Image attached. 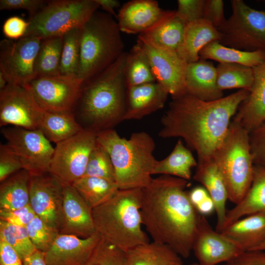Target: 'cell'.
<instances>
[{
  "instance_id": "cell-48",
  "label": "cell",
  "mask_w": 265,
  "mask_h": 265,
  "mask_svg": "<svg viewBox=\"0 0 265 265\" xmlns=\"http://www.w3.org/2000/svg\"><path fill=\"white\" fill-rule=\"evenodd\" d=\"M28 26V21L19 16H12L3 23L2 32L7 39L18 40L24 37Z\"/></svg>"
},
{
  "instance_id": "cell-25",
  "label": "cell",
  "mask_w": 265,
  "mask_h": 265,
  "mask_svg": "<svg viewBox=\"0 0 265 265\" xmlns=\"http://www.w3.org/2000/svg\"><path fill=\"white\" fill-rule=\"evenodd\" d=\"M220 232L243 251L255 250L265 240V212L241 218Z\"/></svg>"
},
{
  "instance_id": "cell-28",
  "label": "cell",
  "mask_w": 265,
  "mask_h": 265,
  "mask_svg": "<svg viewBox=\"0 0 265 265\" xmlns=\"http://www.w3.org/2000/svg\"><path fill=\"white\" fill-rule=\"evenodd\" d=\"M264 212H265V169L255 166L251 186L243 199L227 212L223 229L244 216Z\"/></svg>"
},
{
  "instance_id": "cell-19",
  "label": "cell",
  "mask_w": 265,
  "mask_h": 265,
  "mask_svg": "<svg viewBox=\"0 0 265 265\" xmlns=\"http://www.w3.org/2000/svg\"><path fill=\"white\" fill-rule=\"evenodd\" d=\"M96 233L92 209L72 185H64L59 234L87 238Z\"/></svg>"
},
{
  "instance_id": "cell-23",
  "label": "cell",
  "mask_w": 265,
  "mask_h": 265,
  "mask_svg": "<svg viewBox=\"0 0 265 265\" xmlns=\"http://www.w3.org/2000/svg\"><path fill=\"white\" fill-rule=\"evenodd\" d=\"M196 167L193 179L202 185L212 198L217 216L216 230L220 232L225 222L226 203L228 200L224 180L212 158L197 161Z\"/></svg>"
},
{
  "instance_id": "cell-22",
  "label": "cell",
  "mask_w": 265,
  "mask_h": 265,
  "mask_svg": "<svg viewBox=\"0 0 265 265\" xmlns=\"http://www.w3.org/2000/svg\"><path fill=\"white\" fill-rule=\"evenodd\" d=\"M254 81L232 120L249 132L265 122V60L253 68Z\"/></svg>"
},
{
  "instance_id": "cell-14",
  "label": "cell",
  "mask_w": 265,
  "mask_h": 265,
  "mask_svg": "<svg viewBox=\"0 0 265 265\" xmlns=\"http://www.w3.org/2000/svg\"><path fill=\"white\" fill-rule=\"evenodd\" d=\"M44 110L26 86L7 84L0 91V126L39 129Z\"/></svg>"
},
{
  "instance_id": "cell-54",
  "label": "cell",
  "mask_w": 265,
  "mask_h": 265,
  "mask_svg": "<svg viewBox=\"0 0 265 265\" xmlns=\"http://www.w3.org/2000/svg\"><path fill=\"white\" fill-rule=\"evenodd\" d=\"M23 265H47L45 253L37 250L23 261Z\"/></svg>"
},
{
  "instance_id": "cell-24",
  "label": "cell",
  "mask_w": 265,
  "mask_h": 265,
  "mask_svg": "<svg viewBox=\"0 0 265 265\" xmlns=\"http://www.w3.org/2000/svg\"><path fill=\"white\" fill-rule=\"evenodd\" d=\"M185 81L187 93L198 99L211 101L223 97L217 86L216 67L207 60L188 63Z\"/></svg>"
},
{
  "instance_id": "cell-55",
  "label": "cell",
  "mask_w": 265,
  "mask_h": 265,
  "mask_svg": "<svg viewBox=\"0 0 265 265\" xmlns=\"http://www.w3.org/2000/svg\"><path fill=\"white\" fill-rule=\"evenodd\" d=\"M8 83L2 73L0 72V91L2 90Z\"/></svg>"
},
{
  "instance_id": "cell-45",
  "label": "cell",
  "mask_w": 265,
  "mask_h": 265,
  "mask_svg": "<svg viewBox=\"0 0 265 265\" xmlns=\"http://www.w3.org/2000/svg\"><path fill=\"white\" fill-rule=\"evenodd\" d=\"M177 15L186 24L203 19L205 0H178Z\"/></svg>"
},
{
  "instance_id": "cell-42",
  "label": "cell",
  "mask_w": 265,
  "mask_h": 265,
  "mask_svg": "<svg viewBox=\"0 0 265 265\" xmlns=\"http://www.w3.org/2000/svg\"><path fill=\"white\" fill-rule=\"evenodd\" d=\"M29 238L37 250L47 252L59 234L49 227L38 216L26 226Z\"/></svg>"
},
{
  "instance_id": "cell-41",
  "label": "cell",
  "mask_w": 265,
  "mask_h": 265,
  "mask_svg": "<svg viewBox=\"0 0 265 265\" xmlns=\"http://www.w3.org/2000/svg\"><path fill=\"white\" fill-rule=\"evenodd\" d=\"M84 265H128L127 252L101 238Z\"/></svg>"
},
{
  "instance_id": "cell-53",
  "label": "cell",
  "mask_w": 265,
  "mask_h": 265,
  "mask_svg": "<svg viewBox=\"0 0 265 265\" xmlns=\"http://www.w3.org/2000/svg\"><path fill=\"white\" fill-rule=\"evenodd\" d=\"M106 13L117 18L115 9L120 6V2L117 0H95Z\"/></svg>"
},
{
  "instance_id": "cell-37",
  "label": "cell",
  "mask_w": 265,
  "mask_h": 265,
  "mask_svg": "<svg viewBox=\"0 0 265 265\" xmlns=\"http://www.w3.org/2000/svg\"><path fill=\"white\" fill-rule=\"evenodd\" d=\"M216 69V83L220 90H250L254 78L253 68L236 63H219Z\"/></svg>"
},
{
  "instance_id": "cell-43",
  "label": "cell",
  "mask_w": 265,
  "mask_h": 265,
  "mask_svg": "<svg viewBox=\"0 0 265 265\" xmlns=\"http://www.w3.org/2000/svg\"><path fill=\"white\" fill-rule=\"evenodd\" d=\"M24 169L18 157L6 145H0V182Z\"/></svg>"
},
{
  "instance_id": "cell-27",
  "label": "cell",
  "mask_w": 265,
  "mask_h": 265,
  "mask_svg": "<svg viewBox=\"0 0 265 265\" xmlns=\"http://www.w3.org/2000/svg\"><path fill=\"white\" fill-rule=\"evenodd\" d=\"M186 26L175 10L162 22L138 34V39L156 49L177 53L183 39Z\"/></svg>"
},
{
  "instance_id": "cell-49",
  "label": "cell",
  "mask_w": 265,
  "mask_h": 265,
  "mask_svg": "<svg viewBox=\"0 0 265 265\" xmlns=\"http://www.w3.org/2000/svg\"><path fill=\"white\" fill-rule=\"evenodd\" d=\"M44 0H0V10L24 9L28 11L30 17L36 14L46 3Z\"/></svg>"
},
{
  "instance_id": "cell-29",
  "label": "cell",
  "mask_w": 265,
  "mask_h": 265,
  "mask_svg": "<svg viewBox=\"0 0 265 265\" xmlns=\"http://www.w3.org/2000/svg\"><path fill=\"white\" fill-rule=\"evenodd\" d=\"M200 59L213 60L219 63H236L254 68L265 60V51H243L212 42L199 53Z\"/></svg>"
},
{
  "instance_id": "cell-7",
  "label": "cell",
  "mask_w": 265,
  "mask_h": 265,
  "mask_svg": "<svg viewBox=\"0 0 265 265\" xmlns=\"http://www.w3.org/2000/svg\"><path fill=\"white\" fill-rule=\"evenodd\" d=\"M212 158L224 180L228 200L237 204L249 190L254 176L249 132L232 120Z\"/></svg>"
},
{
  "instance_id": "cell-20",
  "label": "cell",
  "mask_w": 265,
  "mask_h": 265,
  "mask_svg": "<svg viewBox=\"0 0 265 265\" xmlns=\"http://www.w3.org/2000/svg\"><path fill=\"white\" fill-rule=\"evenodd\" d=\"M97 233L87 238L59 234L45 253L47 265H84L101 239Z\"/></svg>"
},
{
  "instance_id": "cell-13",
  "label": "cell",
  "mask_w": 265,
  "mask_h": 265,
  "mask_svg": "<svg viewBox=\"0 0 265 265\" xmlns=\"http://www.w3.org/2000/svg\"><path fill=\"white\" fill-rule=\"evenodd\" d=\"M83 81L77 76H37L26 85L39 106L53 112H72Z\"/></svg>"
},
{
  "instance_id": "cell-26",
  "label": "cell",
  "mask_w": 265,
  "mask_h": 265,
  "mask_svg": "<svg viewBox=\"0 0 265 265\" xmlns=\"http://www.w3.org/2000/svg\"><path fill=\"white\" fill-rule=\"evenodd\" d=\"M221 34L218 29L204 19L186 24L182 42L177 51L180 57L186 63L198 61L199 53L209 43L219 42Z\"/></svg>"
},
{
  "instance_id": "cell-39",
  "label": "cell",
  "mask_w": 265,
  "mask_h": 265,
  "mask_svg": "<svg viewBox=\"0 0 265 265\" xmlns=\"http://www.w3.org/2000/svg\"><path fill=\"white\" fill-rule=\"evenodd\" d=\"M80 28L73 29L63 35L60 74L77 76L80 58Z\"/></svg>"
},
{
  "instance_id": "cell-1",
  "label": "cell",
  "mask_w": 265,
  "mask_h": 265,
  "mask_svg": "<svg viewBox=\"0 0 265 265\" xmlns=\"http://www.w3.org/2000/svg\"><path fill=\"white\" fill-rule=\"evenodd\" d=\"M249 92L239 89L211 101L200 100L188 93L172 98L161 118L159 136L163 138H182L196 152L198 161L211 159Z\"/></svg>"
},
{
  "instance_id": "cell-38",
  "label": "cell",
  "mask_w": 265,
  "mask_h": 265,
  "mask_svg": "<svg viewBox=\"0 0 265 265\" xmlns=\"http://www.w3.org/2000/svg\"><path fill=\"white\" fill-rule=\"evenodd\" d=\"M0 239L11 246L23 261L37 251L29 238L26 227L16 226L0 220Z\"/></svg>"
},
{
  "instance_id": "cell-56",
  "label": "cell",
  "mask_w": 265,
  "mask_h": 265,
  "mask_svg": "<svg viewBox=\"0 0 265 265\" xmlns=\"http://www.w3.org/2000/svg\"><path fill=\"white\" fill-rule=\"evenodd\" d=\"M255 250L265 251V240Z\"/></svg>"
},
{
  "instance_id": "cell-12",
  "label": "cell",
  "mask_w": 265,
  "mask_h": 265,
  "mask_svg": "<svg viewBox=\"0 0 265 265\" xmlns=\"http://www.w3.org/2000/svg\"><path fill=\"white\" fill-rule=\"evenodd\" d=\"M42 39L24 37L0 42V72L8 84L25 86L36 78L35 61Z\"/></svg>"
},
{
  "instance_id": "cell-36",
  "label": "cell",
  "mask_w": 265,
  "mask_h": 265,
  "mask_svg": "<svg viewBox=\"0 0 265 265\" xmlns=\"http://www.w3.org/2000/svg\"><path fill=\"white\" fill-rule=\"evenodd\" d=\"M124 75L127 87L156 81L149 59L137 43L127 53Z\"/></svg>"
},
{
  "instance_id": "cell-31",
  "label": "cell",
  "mask_w": 265,
  "mask_h": 265,
  "mask_svg": "<svg viewBox=\"0 0 265 265\" xmlns=\"http://www.w3.org/2000/svg\"><path fill=\"white\" fill-rule=\"evenodd\" d=\"M128 265H184L182 257L168 246L152 241L127 252Z\"/></svg>"
},
{
  "instance_id": "cell-18",
  "label": "cell",
  "mask_w": 265,
  "mask_h": 265,
  "mask_svg": "<svg viewBox=\"0 0 265 265\" xmlns=\"http://www.w3.org/2000/svg\"><path fill=\"white\" fill-rule=\"evenodd\" d=\"M175 11L161 8L157 0H132L121 8L117 23L121 32L139 34L162 22Z\"/></svg>"
},
{
  "instance_id": "cell-17",
  "label": "cell",
  "mask_w": 265,
  "mask_h": 265,
  "mask_svg": "<svg viewBox=\"0 0 265 265\" xmlns=\"http://www.w3.org/2000/svg\"><path fill=\"white\" fill-rule=\"evenodd\" d=\"M192 251L199 265L225 263L243 251L221 232L214 230L200 215Z\"/></svg>"
},
{
  "instance_id": "cell-30",
  "label": "cell",
  "mask_w": 265,
  "mask_h": 265,
  "mask_svg": "<svg viewBox=\"0 0 265 265\" xmlns=\"http://www.w3.org/2000/svg\"><path fill=\"white\" fill-rule=\"evenodd\" d=\"M30 180L29 173L22 169L0 183V211H13L29 204Z\"/></svg>"
},
{
  "instance_id": "cell-9",
  "label": "cell",
  "mask_w": 265,
  "mask_h": 265,
  "mask_svg": "<svg viewBox=\"0 0 265 265\" xmlns=\"http://www.w3.org/2000/svg\"><path fill=\"white\" fill-rule=\"evenodd\" d=\"M232 15L218 30L222 45L243 51H265V10L253 9L242 0L231 1Z\"/></svg>"
},
{
  "instance_id": "cell-4",
  "label": "cell",
  "mask_w": 265,
  "mask_h": 265,
  "mask_svg": "<svg viewBox=\"0 0 265 265\" xmlns=\"http://www.w3.org/2000/svg\"><path fill=\"white\" fill-rule=\"evenodd\" d=\"M97 140L108 153L119 189H142L151 183L157 162L153 153L156 145L145 132L121 137L113 129L99 132Z\"/></svg>"
},
{
  "instance_id": "cell-15",
  "label": "cell",
  "mask_w": 265,
  "mask_h": 265,
  "mask_svg": "<svg viewBox=\"0 0 265 265\" xmlns=\"http://www.w3.org/2000/svg\"><path fill=\"white\" fill-rule=\"evenodd\" d=\"M64 185L51 173L30 176L29 205L35 213L59 233L62 220Z\"/></svg>"
},
{
  "instance_id": "cell-34",
  "label": "cell",
  "mask_w": 265,
  "mask_h": 265,
  "mask_svg": "<svg viewBox=\"0 0 265 265\" xmlns=\"http://www.w3.org/2000/svg\"><path fill=\"white\" fill-rule=\"evenodd\" d=\"M72 185L92 209L107 202L119 190L115 183L94 177H82Z\"/></svg>"
},
{
  "instance_id": "cell-16",
  "label": "cell",
  "mask_w": 265,
  "mask_h": 265,
  "mask_svg": "<svg viewBox=\"0 0 265 265\" xmlns=\"http://www.w3.org/2000/svg\"><path fill=\"white\" fill-rule=\"evenodd\" d=\"M146 54L156 82L177 98L186 93L185 75L187 63L177 53L156 49L137 39L136 42Z\"/></svg>"
},
{
  "instance_id": "cell-44",
  "label": "cell",
  "mask_w": 265,
  "mask_h": 265,
  "mask_svg": "<svg viewBox=\"0 0 265 265\" xmlns=\"http://www.w3.org/2000/svg\"><path fill=\"white\" fill-rule=\"evenodd\" d=\"M254 164L265 169V122L249 132Z\"/></svg>"
},
{
  "instance_id": "cell-6",
  "label": "cell",
  "mask_w": 265,
  "mask_h": 265,
  "mask_svg": "<svg viewBox=\"0 0 265 265\" xmlns=\"http://www.w3.org/2000/svg\"><path fill=\"white\" fill-rule=\"evenodd\" d=\"M117 22L96 11L80 28L78 77L83 83L112 65L124 52Z\"/></svg>"
},
{
  "instance_id": "cell-57",
  "label": "cell",
  "mask_w": 265,
  "mask_h": 265,
  "mask_svg": "<svg viewBox=\"0 0 265 265\" xmlns=\"http://www.w3.org/2000/svg\"><path fill=\"white\" fill-rule=\"evenodd\" d=\"M188 265H199L197 263H192V264H189Z\"/></svg>"
},
{
  "instance_id": "cell-51",
  "label": "cell",
  "mask_w": 265,
  "mask_h": 265,
  "mask_svg": "<svg viewBox=\"0 0 265 265\" xmlns=\"http://www.w3.org/2000/svg\"><path fill=\"white\" fill-rule=\"evenodd\" d=\"M0 265H23V261L16 251L0 239Z\"/></svg>"
},
{
  "instance_id": "cell-10",
  "label": "cell",
  "mask_w": 265,
  "mask_h": 265,
  "mask_svg": "<svg viewBox=\"0 0 265 265\" xmlns=\"http://www.w3.org/2000/svg\"><path fill=\"white\" fill-rule=\"evenodd\" d=\"M97 132L83 129L56 144L49 173L64 185L83 176L90 154L97 144Z\"/></svg>"
},
{
  "instance_id": "cell-46",
  "label": "cell",
  "mask_w": 265,
  "mask_h": 265,
  "mask_svg": "<svg viewBox=\"0 0 265 265\" xmlns=\"http://www.w3.org/2000/svg\"><path fill=\"white\" fill-rule=\"evenodd\" d=\"M36 215L29 204L13 211H0V220L21 227H26Z\"/></svg>"
},
{
  "instance_id": "cell-11",
  "label": "cell",
  "mask_w": 265,
  "mask_h": 265,
  "mask_svg": "<svg viewBox=\"0 0 265 265\" xmlns=\"http://www.w3.org/2000/svg\"><path fill=\"white\" fill-rule=\"evenodd\" d=\"M1 133L30 176L49 172L54 148L40 130L13 127L2 128Z\"/></svg>"
},
{
  "instance_id": "cell-21",
  "label": "cell",
  "mask_w": 265,
  "mask_h": 265,
  "mask_svg": "<svg viewBox=\"0 0 265 265\" xmlns=\"http://www.w3.org/2000/svg\"><path fill=\"white\" fill-rule=\"evenodd\" d=\"M169 93L157 82L127 87L123 120H139L161 109Z\"/></svg>"
},
{
  "instance_id": "cell-35",
  "label": "cell",
  "mask_w": 265,
  "mask_h": 265,
  "mask_svg": "<svg viewBox=\"0 0 265 265\" xmlns=\"http://www.w3.org/2000/svg\"><path fill=\"white\" fill-rule=\"evenodd\" d=\"M63 43V36L42 39L35 61L36 77L60 74Z\"/></svg>"
},
{
  "instance_id": "cell-40",
  "label": "cell",
  "mask_w": 265,
  "mask_h": 265,
  "mask_svg": "<svg viewBox=\"0 0 265 265\" xmlns=\"http://www.w3.org/2000/svg\"><path fill=\"white\" fill-rule=\"evenodd\" d=\"M83 177H97L115 183L114 169L110 157L98 142L90 154Z\"/></svg>"
},
{
  "instance_id": "cell-32",
  "label": "cell",
  "mask_w": 265,
  "mask_h": 265,
  "mask_svg": "<svg viewBox=\"0 0 265 265\" xmlns=\"http://www.w3.org/2000/svg\"><path fill=\"white\" fill-rule=\"evenodd\" d=\"M83 129L73 112L45 111L38 130L49 141L56 144L73 136Z\"/></svg>"
},
{
  "instance_id": "cell-2",
  "label": "cell",
  "mask_w": 265,
  "mask_h": 265,
  "mask_svg": "<svg viewBox=\"0 0 265 265\" xmlns=\"http://www.w3.org/2000/svg\"><path fill=\"white\" fill-rule=\"evenodd\" d=\"M188 181L160 175L142 189L143 225L152 241L189 257L200 215L185 190Z\"/></svg>"
},
{
  "instance_id": "cell-33",
  "label": "cell",
  "mask_w": 265,
  "mask_h": 265,
  "mask_svg": "<svg viewBox=\"0 0 265 265\" xmlns=\"http://www.w3.org/2000/svg\"><path fill=\"white\" fill-rule=\"evenodd\" d=\"M197 165V162L190 151L179 139L167 157L157 161L153 175H169L189 181L192 168Z\"/></svg>"
},
{
  "instance_id": "cell-47",
  "label": "cell",
  "mask_w": 265,
  "mask_h": 265,
  "mask_svg": "<svg viewBox=\"0 0 265 265\" xmlns=\"http://www.w3.org/2000/svg\"><path fill=\"white\" fill-rule=\"evenodd\" d=\"M203 19L217 29L226 21L222 0H205Z\"/></svg>"
},
{
  "instance_id": "cell-5",
  "label": "cell",
  "mask_w": 265,
  "mask_h": 265,
  "mask_svg": "<svg viewBox=\"0 0 265 265\" xmlns=\"http://www.w3.org/2000/svg\"><path fill=\"white\" fill-rule=\"evenodd\" d=\"M141 196L142 189H119L92 209L96 233L126 252L150 241L142 228Z\"/></svg>"
},
{
  "instance_id": "cell-52",
  "label": "cell",
  "mask_w": 265,
  "mask_h": 265,
  "mask_svg": "<svg viewBox=\"0 0 265 265\" xmlns=\"http://www.w3.org/2000/svg\"><path fill=\"white\" fill-rule=\"evenodd\" d=\"M189 200L195 209L205 202L210 195L203 186H196L188 192Z\"/></svg>"
},
{
  "instance_id": "cell-50",
  "label": "cell",
  "mask_w": 265,
  "mask_h": 265,
  "mask_svg": "<svg viewBox=\"0 0 265 265\" xmlns=\"http://www.w3.org/2000/svg\"><path fill=\"white\" fill-rule=\"evenodd\" d=\"M222 265H265V252L260 250L242 251Z\"/></svg>"
},
{
  "instance_id": "cell-8",
  "label": "cell",
  "mask_w": 265,
  "mask_h": 265,
  "mask_svg": "<svg viewBox=\"0 0 265 265\" xmlns=\"http://www.w3.org/2000/svg\"><path fill=\"white\" fill-rule=\"evenodd\" d=\"M100 7L95 0H53L47 1L29 18L24 37L41 39L63 36L68 31L80 28Z\"/></svg>"
},
{
  "instance_id": "cell-3",
  "label": "cell",
  "mask_w": 265,
  "mask_h": 265,
  "mask_svg": "<svg viewBox=\"0 0 265 265\" xmlns=\"http://www.w3.org/2000/svg\"><path fill=\"white\" fill-rule=\"evenodd\" d=\"M124 52L110 66L84 82L72 110L83 129L96 132L113 129L124 121L127 85Z\"/></svg>"
}]
</instances>
